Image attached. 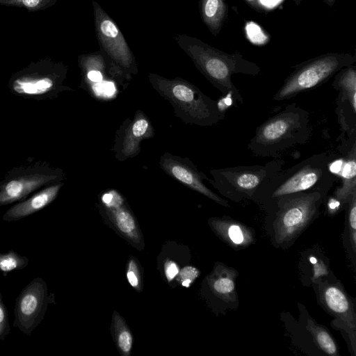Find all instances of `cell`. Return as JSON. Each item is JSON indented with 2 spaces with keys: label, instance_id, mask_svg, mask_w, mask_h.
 <instances>
[{
  "label": "cell",
  "instance_id": "cell-1",
  "mask_svg": "<svg viewBox=\"0 0 356 356\" xmlns=\"http://www.w3.org/2000/svg\"><path fill=\"white\" fill-rule=\"evenodd\" d=\"M175 40L213 87L235 102L243 104V98L232 82V76L235 74L257 76L261 71L257 64L239 53L224 52L197 38L181 34Z\"/></svg>",
  "mask_w": 356,
  "mask_h": 356
},
{
  "label": "cell",
  "instance_id": "cell-2",
  "mask_svg": "<svg viewBox=\"0 0 356 356\" xmlns=\"http://www.w3.org/2000/svg\"><path fill=\"white\" fill-rule=\"evenodd\" d=\"M331 156L326 152L314 154L287 169H282L259 188L253 199L277 204L285 197L300 193H327L337 181L331 170Z\"/></svg>",
  "mask_w": 356,
  "mask_h": 356
},
{
  "label": "cell",
  "instance_id": "cell-3",
  "mask_svg": "<svg viewBox=\"0 0 356 356\" xmlns=\"http://www.w3.org/2000/svg\"><path fill=\"white\" fill-rule=\"evenodd\" d=\"M311 134L308 111L292 103L256 129L248 149L255 156L278 158L286 150L306 144Z\"/></svg>",
  "mask_w": 356,
  "mask_h": 356
},
{
  "label": "cell",
  "instance_id": "cell-4",
  "mask_svg": "<svg viewBox=\"0 0 356 356\" xmlns=\"http://www.w3.org/2000/svg\"><path fill=\"white\" fill-rule=\"evenodd\" d=\"M148 79L155 91L170 102L175 115L184 123L210 127L225 119L218 102L189 81L179 77L167 79L154 73H149Z\"/></svg>",
  "mask_w": 356,
  "mask_h": 356
},
{
  "label": "cell",
  "instance_id": "cell-5",
  "mask_svg": "<svg viewBox=\"0 0 356 356\" xmlns=\"http://www.w3.org/2000/svg\"><path fill=\"white\" fill-rule=\"evenodd\" d=\"M285 161L275 158L264 165H239L209 171L211 184L221 195L234 201L252 198L256 191L281 171Z\"/></svg>",
  "mask_w": 356,
  "mask_h": 356
},
{
  "label": "cell",
  "instance_id": "cell-6",
  "mask_svg": "<svg viewBox=\"0 0 356 356\" xmlns=\"http://www.w3.org/2000/svg\"><path fill=\"white\" fill-rule=\"evenodd\" d=\"M356 62L355 54L327 53L294 66V70L285 79L273 95L280 102L317 88L328 81L340 70Z\"/></svg>",
  "mask_w": 356,
  "mask_h": 356
},
{
  "label": "cell",
  "instance_id": "cell-7",
  "mask_svg": "<svg viewBox=\"0 0 356 356\" xmlns=\"http://www.w3.org/2000/svg\"><path fill=\"white\" fill-rule=\"evenodd\" d=\"M92 3L97 40L109 58L108 74L125 87L123 82L138 72L134 54L115 22L97 1Z\"/></svg>",
  "mask_w": 356,
  "mask_h": 356
},
{
  "label": "cell",
  "instance_id": "cell-8",
  "mask_svg": "<svg viewBox=\"0 0 356 356\" xmlns=\"http://www.w3.org/2000/svg\"><path fill=\"white\" fill-rule=\"evenodd\" d=\"M327 193L305 192L289 195L275 206V240L285 245L296 239L317 216Z\"/></svg>",
  "mask_w": 356,
  "mask_h": 356
},
{
  "label": "cell",
  "instance_id": "cell-9",
  "mask_svg": "<svg viewBox=\"0 0 356 356\" xmlns=\"http://www.w3.org/2000/svg\"><path fill=\"white\" fill-rule=\"evenodd\" d=\"M97 206L102 218L119 235L138 250H143V237L137 220L118 191H104Z\"/></svg>",
  "mask_w": 356,
  "mask_h": 356
},
{
  "label": "cell",
  "instance_id": "cell-10",
  "mask_svg": "<svg viewBox=\"0 0 356 356\" xmlns=\"http://www.w3.org/2000/svg\"><path fill=\"white\" fill-rule=\"evenodd\" d=\"M54 300L48 293L47 285L41 277H36L20 292L15 306L13 326L26 335H31L44 318L47 306Z\"/></svg>",
  "mask_w": 356,
  "mask_h": 356
},
{
  "label": "cell",
  "instance_id": "cell-11",
  "mask_svg": "<svg viewBox=\"0 0 356 356\" xmlns=\"http://www.w3.org/2000/svg\"><path fill=\"white\" fill-rule=\"evenodd\" d=\"M333 88L338 91L336 113L341 130L348 138L356 137V66L346 67L335 74Z\"/></svg>",
  "mask_w": 356,
  "mask_h": 356
},
{
  "label": "cell",
  "instance_id": "cell-12",
  "mask_svg": "<svg viewBox=\"0 0 356 356\" xmlns=\"http://www.w3.org/2000/svg\"><path fill=\"white\" fill-rule=\"evenodd\" d=\"M154 136L149 119L143 111H137L134 118L125 120L115 133L113 147L115 158L123 161L138 155L142 141Z\"/></svg>",
  "mask_w": 356,
  "mask_h": 356
},
{
  "label": "cell",
  "instance_id": "cell-13",
  "mask_svg": "<svg viewBox=\"0 0 356 356\" xmlns=\"http://www.w3.org/2000/svg\"><path fill=\"white\" fill-rule=\"evenodd\" d=\"M159 164L168 176L188 188L204 195L217 204L229 207L226 200L220 197L204 184V181L207 180L208 177L200 172L188 158H182L165 152L161 156Z\"/></svg>",
  "mask_w": 356,
  "mask_h": 356
},
{
  "label": "cell",
  "instance_id": "cell-14",
  "mask_svg": "<svg viewBox=\"0 0 356 356\" xmlns=\"http://www.w3.org/2000/svg\"><path fill=\"white\" fill-rule=\"evenodd\" d=\"M319 297L328 312L337 318L339 326L348 334L355 353L356 315L350 298L337 284H325L320 289Z\"/></svg>",
  "mask_w": 356,
  "mask_h": 356
},
{
  "label": "cell",
  "instance_id": "cell-15",
  "mask_svg": "<svg viewBox=\"0 0 356 356\" xmlns=\"http://www.w3.org/2000/svg\"><path fill=\"white\" fill-rule=\"evenodd\" d=\"M87 90L97 98L112 97L115 91L113 82L105 79L106 64L100 52L81 55L79 58Z\"/></svg>",
  "mask_w": 356,
  "mask_h": 356
},
{
  "label": "cell",
  "instance_id": "cell-16",
  "mask_svg": "<svg viewBox=\"0 0 356 356\" xmlns=\"http://www.w3.org/2000/svg\"><path fill=\"white\" fill-rule=\"evenodd\" d=\"M58 176L56 174L35 172L9 180L0 187V205L22 200L44 185L55 181Z\"/></svg>",
  "mask_w": 356,
  "mask_h": 356
},
{
  "label": "cell",
  "instance_id": "cell-17",
  "mask_svg": "<svg viewBox=\"0 0 356 356\" xmlns=\"http://www.w3.org/2000/svg\"><path fill=\"white\" fill-rule=\"evenodd\" d=\"M208 223L222 240L234 248H245L254 241L251 229L229 218H211Z\"/></svg>",
  "mask_w": 356,
  "mask_h": 356
},
{
  "label": "cell",
  "instance_id": "cell-18",
  "mask_svg": "<svg viewBox=\"0 0 356 356\" xmlns=\"http://www.w3.org/2000/svg\"><path fill=\"white\" fill-rule=\"evenodd\" d=\"M63 184L58 183L40 191L29 199L10 207L3 215L6 221H14L30 216L49 204L58 195Z\"/></svg>",
  "mask_w": 356,
  "mask_h": 356
},
{
  "label": "cell",
  "instance_id": "cell-19",
  "mask_svg": "<svg viewBox=\"0 0 356 356\" xmlns=\"http://www.w3.org/2000/svg\"><path fill=\"white\" fill-rule=\"evenodd\" d=\"M346 150L341 174V185L334 190L332 196L341 204V207L348 205L352 195L356 192V140Z\"/></svg>",
  "mask_w": 356,
  "mask_h": 356
},
{
  "label": "cell",
  "instance_id": "cell-20",
  "mask_svg": "<svg viewBox=\"0 0 356 356\" xmlns=\"http://www.w3.org/2000/svg\"><path fill=\"white\" fill-rule=\"evenodd\" d=\"M199 6L202 22L213 35H218L227 15L226 0H200Z\"/></svg>",
  "mask_w": 356,
  "mask_h": 356
},
{
  "label": "cell",
  "instance_id": "cell-21",
  "mask_svg": "<svg viewBox=\"0 0 356 356\" xmlns=\"http://www.w3.org/2000/svg\"><path fill=\"white\" fill-rule=\"evenodd\" d=\"M235 271L225 266H217L208 277L211 292L222 300H234L236 297Z\"/></svg>",
  "mask_w": 356,
  "mask_h": 356
},
{
  "label": "cell",
  "instance_id": "cell-22",
  "mask_svg": "<svg viewBox=\"0 0 356 356\" xmlns=\"http://www.w3.org/2000/svg\"><path fill=\"white\" fill-rule=\"evenodd\" d=\"M56 77L29 76L18 79L13 86L18 93L38 95L51 91L56 86H59Z\"/></svg>",
  "mask_w": 356,
  "mask_h": 356
},
{
  "label": "cell",
  "instance_id": "cell-23",
  "mask_svg": "<svg viewBox=\"0 0 356 356\" xmlns=\"http://www.w3.org/2000/svg\"><path fill=\"white\" fill-rule=\"evenodd\" d=\"M111 333L119 353L129 356L133 346L132 333L123 317L116 311L112 315Z\"/></svg>",
  "mask_w": 356,
  "mask_h": 356
},
{
  "label": "cell",
  "instance_id": "cell-24",
  "mask_svg": "<svg viewBox=\"0 0 356 356\" xmlns=\"http://www.w3.org/2000/svg\"><path fill=\"white\" fill-rule=\"evenodd\" d=\"M307 327L316 344L324 353L330 355H339L334 339L325 327L316 323L312 319L309 320Z\"/></svg>",
  "mask_w": 356,
  "mask_h": 356
},
{
  "label": "cell",
  "instance_id": "cell-25",
  "mask_svg": "<svg viewBox=\"0 0 356 356\" xmlns=\"http://www.w3.org/2000/svg\"><path fill=\"white\" fill-rule=\"evenodd\" d=\"M28 264L29 259L26 257L13 250L0 254V270L5 276L10 271L24 268Z\"/></svg>",
  "mask_w": 356,
  "mask_h": 356
},
{
  "label": "cell",
  "instance_id": "cell-26",
  "mask_svg": "<svg viewBox=\"0 0 356 356\" xmlns=\"http://www.w3.org/2000/svg\"><path fill=\"white\" fill-rule=\"evenodd\" d=\"M126 275L130 286L137 292H141L143 286V273L140 266L134 257H130L128 260Z\"/></svg>",
  "mask_w": 356,
  "mask_h": 356
},
{
  "label": "cell",
  "instance_id": "cell-27",
  "mask_svg": "<svg viewBox=\"0 0 356 356\" xmlns=\"http://www.w3.org/2000/svg\"><path fill=\"white\" fill-rule=\"evenodd\" d=\"M57 0H0V4L8 6L25 8L29 11L45 9L54 4Z\"/></svg>",
  "mask_w": 356,
  "mask_h": 356
},
{
  "label": "cell",
  "instance_id": "cell-28",
  "mask_svg": "<svg viewBox=\"0 0 356 356\" xmlns=\"http://www.w3.org/2000/svg\"><path fill=\"white\" fill-rule=\"evenodd\" d=\"M348 225L349 229L350 241L353 252L356 250V192H355L348 203Z\"/></svg>",
  "mask_w": 356,
  "mask_h": 356
},
{
  "label": "cell",
  "instance_id": "cell-29",
  "mask_svg": "<svg viewBox=\"0 0 356 356\" xmlns=\"http://www.w3.org/2000/svg\"><path fill=\"white\" fill-rule=\"evenodd\" d=\"M200 273V270L196 267L186 266L180 269L176 278L181 286L189 287L199 276Z\"/></svg>",
  "mask_w": 356,
  "mask_h": 356
},
{
  "label": "cell",
  "instance_id": "cell-30",
  "mask_svg": "<svg viewBox=\"0 0 356 356\" xmlns=\"http://www.w3.org/2000/svg\"><path fill=\"white\" fill-rule=\"evenodd\" d=\"M180 269L176 261L168 259L165 260L163 266V272L168 283H170L177 277Z\"/></svg>",
  "mask_w": 356,
  "mask_h": 356
},
{
  "label": "cell",
  "instance_id": "cell-31",
  "mask_svg": "<svg viewBox=\"0 0 356 356\" xmlns=\"http://www.w3.org/2000/svg\"><path fill=\"white\" fill-rule=\"evenodd\" d=\"M0 325L10 328L8 319V313L0 293Z\"/></svg>",
  "mask_w": 356,
  "mask_h": 356
},
{
  "label": "cell",
  "instance_id": "cell-32",
  "mask_svg": "<svg viewBox=\"0 0 356 356\" xmlns=\"http://www.w3.org/2000/svg\"><path fill=\"white\" fill-rule=\"evenodd\" d=\"M342 208L341 204L332 196L330 197L327 203V209L330 213H334L339 211Z\"/></svg>",
  "mask_w": 356,
  "mask_h": 356
},
{
  "label": "cell",
  "instance_id": "cell-33",
  "mask_svg": "<svg viewBox=\"0 0 356 356\" xmlns=\"http://www.w3.org/2000/svg\"><path fill=\"white\" fill-rule=\"evenodd\" d=\"M252 9L259 13L266 12V8L262 4L260 0H245Z\"/></svg>",
  "mask_w": 356,
  "mask_h": 356
},
{
  "label": "cell",
  "instance_id": "cell-34",
  "mask_svg": "<svg viewBox=\"0 0 356 356\" xmlns=\"http://www.w3.org/2000/svg\"><path fill=\"white\" fill-rule=\"evenodd\" d=\"M9 332L10 328H7L0 325V340L3 339L6 335H7L9 333Z\"/></svg>",
  "mask_w": 356,
  "mask_h": 356
},
{
  "label": "cell",
  "instance_id": "cell-35",
  "mask_svg": "<svg viewBox=\"0 0 356 356\" xmlns=\"http://www.w3.org/2000/svg\"><path fill=\"white\" fill-rule=\"evenodd\" d=\"M325 3H326L330 7H332L335 3L336 0H323Z\"/></svg>",
  "mask_w": 356,
  "mask_h": 356
}]
</instances>
